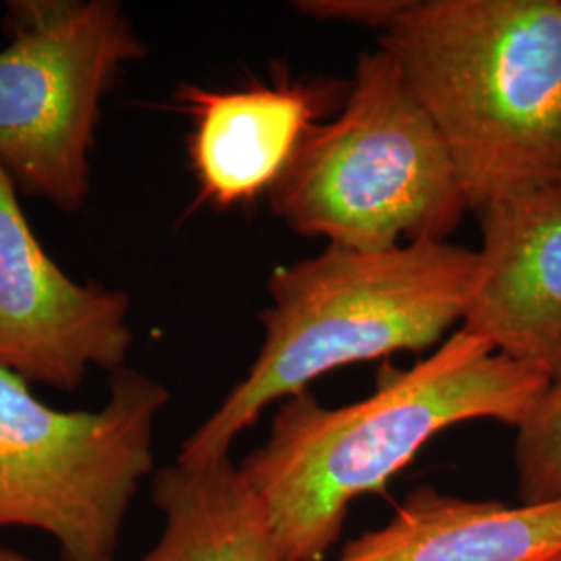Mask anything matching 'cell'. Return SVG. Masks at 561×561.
<instances>
[{"instance_id": "9a60e30c", "label": "cell", "mask_w": 561, "mask_h": 561, "mask_svg": "<svg viewBox=\"0 0 561 561\" xmlns=\"http://www.w3.org/2000/svg\"><path fill=\"white\" fill-rule=\"evenodd\" d=\"M547 561H561V556H558V558H551V560H547Z\"/></svg>"}, {"instance_id": "4fadbf2b", "label": "cell", "mask_w": 561, "mask_h": 561, "mask_svg": "<svg viewBox=\"0 0 561 561\" xmlns=\"http://www.w3.org/2000/svg\"><path fill=\"white\" fill-rule=\"evenodd\" d=\"M408 0H304L298 11L314 20H340L387 30Z\"/></svg>"}, {"instance_id": "30bf717a", "label": "cell", "mask_w": 561, "mask_h": 561, "mask_svg": "<svg viewBox=\"0 0 561 561\" xmlns=\"http://www.w3.org/2000/svg\"><path fill=\"white\" fill-rule=\"evenodd\" d=\"M561 556V502L510 507L421 486L337 561H547Z\"/></svg>"}, {"instance_id": "52a82bcc", "label": "cell", "mask_w": 561, "mask_h": 561, "mask_svg": "<svg viewBox=\"0 0 561 561\" xmlns=\"http://www.w3.org/2000/svg\"><path fill=\"white\" fill-rule=\"evenodd\" d=\"M129 308L127 291L80 285L60 271L0 164V368L73 393L92 366L108 375L125 366Z\"/></svg>"}, {"instance_id": "ba28073f", "label": "cell", "mask_w": 561, "mask_h": 561, "mask_svg": "<svg viewBox=\"0 0 561 561\" xmlns=\"http://www.w3.org/2000/svg\"><path fill=\"white\" fill-rule=\"evenodd\" d=\"M474 215L482 243L461 331L561 379V183Z\"/></svg>"}, {"instance_id": "9c48e42d", "label": "cell", "mask_w": 561, "mask_h": 561, "mask_svg": "<svg viewBox=\"0 0 561 561\" xmlns=\"http://www.w3.org/2000/svg\"><path fill=\"white\" fill-rule=\"evenodd\" d=\"M343 92L341 81L329 80L277 78L241 90L183 83L175 104L192 119L187 152L198 202L231 210L271 194L306 136L343 106Z\"/></svg>"}, {"instance_id": "277c9868", "label": "cell", "mask_w": 561, "mask_h": 561, "mask_svg": "<svg viewBox=\"0 0 561 561\" xmlns=\"http://www.w3.org/2000/svg\"><path fill=\"white\" fill-rule=\"evenodd\" d=\"M268 201L296 233L366 252L445 241L470 210L435 121L382 48L358 59L340 115L306 136Z\"/></svg>"}, {"instance_id": "8992f818", "label": "cell", "mask_w": 561, "mask_h": 561, "mask_svg": "<svg viewBox=\"0 0 561 561\" xmlns=\"http://www.w3.org/2000/svg\"><path fill=\"white\" fill-rule=\"evenodd\" d=\"M0 164L18 192L78 213L102 99L148 48L115 0H15L2 21Z\"/></svg>"}, {"instance_id": "5b68a950", "label": "cell", "mask_w": 561, "mask_h": 561, "mask_svg": "<svg viewBox=\"0 0 561 561\" xmlns=\"http://www.w3.org/2000/svg\"><path fill=\"white\" fill-rule=\"evenodd\" d=\"M162 382L123 366L94 412L42 403L0 368V528H36L62 561H111L141 481L154 468Z\"/></svg>"}, {"instance_id": "7c38bea8", "label": "cell", "mask_w": 561, "mask_h": 561, "mask_svg": "<svg viewBox=\"0 0 561 561\" xmlns=\"http://www.w3.org/2000/svg\"><path fill=\"white\" fill-rule=\"evenodd\" d=\"M514 466L520 505L561 502V379L549 382L518 426Z\"/></svg>"}, {"instance_id": "7a4b0ae2", "label": "cell", "mask_w": 561, "mask_h": 561, "mask_svg": "<svg viewBox=\"0 0 561 561\" xmlns=\"http://www.w3.org/2000/svg\"><path fill=\"white\" fill-rule=\"evenodd\" d=\"M381 48L435 121L472 213L561 183V0H408Z\"/></svg>"}, {"instance_id": "5bb4252c", "label": "cell", "mask_w": 561, "mask_h": 561, "mask_svg": "<svg viewBox=\"0 0 561 561\" xmlns=\"http://www.w3.org/2000/svg\"><path fill=\"white\" fill-rule=\"evenodd\" d=\"M0 561H34L30 560L27 556H23V553H18V551H11V549H2L0 547Z\"/></svg>"}, {"instance_id": "6da1fadb", "label": "cell", "mask_w": 561, "mask_h": 561, "mask_svg": "<svg viewBox=\"0 0 561 561\" xmlns=\"http://www.w3.org/2000/svg\"><path fill=\"white\" fill-rule=\"evenodd\" d=\"M549 375L458 329L435 354L385 364L373 396L327 408L308 389L280 403L268 439L240 463L283 561H319L340 541L352 502L381 493L439 433L463 422L520 426Z\"/></svg>"}, {"instance_id": "8fae6325", "label": "cell", "mask_w": 561, "mask_h": 561, "mask_svg": "<svg viewBox=\"0 0 561 561\" xmlns=\"http://www.w3.org/2000/svg\"><path fill=\"white\" fill-rule=\"evenodd\" d=\"M152 502L164 528L138 561H283L261 500L229 456L162 468Z\"/></svg>"}, {"instance_id": "3957f363", "label": "cell", "mask_w": 561, "mask_h": 561, "mask_svg": "<svg viewBox=\"0 0 561 561\" xmlns=\"http://www.w3.org/2000/svg\"><path fill=\"white\" fill-rule=\"evenodd\" d=\"M477 252L416 241L366 252L327 245L277 268L264 340L248 375L181 445L178 461L229 456L233 442L273 401L306 391L327 373L398 352H424L463 321Z\"/></svg>"}]
</instances>
